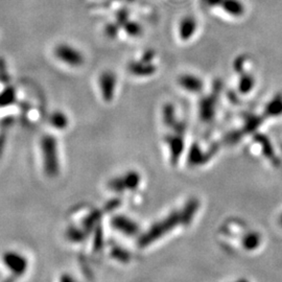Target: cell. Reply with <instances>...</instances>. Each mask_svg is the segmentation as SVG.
<instances>
[{"mask_svg":"<svg viewBox=\"0 0 282 282\" xmlns=\"http://www.w3.org/2000/svg\"><path fill=\"white\" fill-rule=\"evenodd\" d=\"M199 208V202L197 200H191L187 203L183 210L179 212H173L170 217L154 225L142 237L140 238L139 244L141 247H146L150 244L163 236L169 231H172L178 225H188L192 220Z\"/></svg>","mask_w":282,"mask_h":282,"instance_id":"cell-1","label":"cell"},{"mask_svg":"<svg viewBox=\"0 0 282 282\" xmlns=\"http://www.w3.org/2000/svg\"><path fill=\"white\" fill-rule=\"evenodd\" d=\"M41 153L43 158V166L47 176L56 177L60 171L58 144L55 137L45 135L41 140Z\"/></svg>","mask_w":282,"mask_h":282,"instance_id":"cell-2","label":"cell"},{"mask_svg":"<svg viewBox=\"0 0 282 282\" xmlns=\"http://www.w3.org/2000/svg\"><path fill=\"white\" fill-rule=\"evenodd\" d=\"M59 61L70 67H79L84 64V57L75 47L68 44H60L55 49Z\"/></svg>","mask_w":282,"mask_h":282,"instance_id":"cell-3","label":"cell"},{"mask_svg":"<svg viewBox=\"0 0 282 282\" xmlns=\"http://www.w3.org/2000/svg\"><path fill=\"white\" fill-rule=\"evenodd\" d=\"M2 260L5 266L15 275L16 277H20L28 270V259H26L22 254L9 251L5 252L2 256Z\"/></svg>","mask_w":282,"mask_h":282,"instance_id":"cell-4","label":"cell"},{"mask_svg":"<svg viewBox=\"0 0 282 282\" xmlns=\"http://www.w3.org/2000/svg\"><path fill=\"white\" fill-rule=\"evenodd\" d=\"M140 182L139 174L130 172L122 178H116L110 181V189L120 192L125 189H135Z\"/></svg>","mask_w":282,"mask_h":282,"instance_id":"cell-5","label":"cell"},{"mask_svg":"<svg viewBox=\"0 0 282 282\" xmlns=\"http://www.w3.org/2000/svg\"><path fill=\"white\" fill-rule=\"evenodd\" d=\"M116 87V78L114 73L106 71L99 77V89L103 98L106 102H110L113 98Z\"/></svg>","mask_w":282,"mask_h":282,"instance_id":"cell-6","label":"cell"},{"mask_svg":"<svg viewBox=\"0 0 282 282\" xmlns=\"http://www.w3.org/2000/svg\"><path fill=\"white\" fill-rule=\"evenodd\" d=\"M112 226L119 232H122L125 235H134L138 231V226L130 219L129 218H125L124 216L115 217L112 219Z\"/></svg>","mask_w":282,"mask_h":282,"instance_id":"cell-7","label":"cell"},{"mask_svg":"<svg viewBox=\"0 0 282 282\" xmlns=\"http://www.w3.org/2000/svg\"><path fill=\"white\" fill-rule=\"evenodd\" d=\"M260 244V237L257 233H249L247 234L244 240H243V245L244 248L248 250H254L259 246Z\"/></svg>","mask_w":282,"mask_h":282,"instance_id":"cell-8","label":"cell"},{"mask_svg":"<svg viewBox=\"0 0 282 282\" xmlns=\"http://www.w3.org/2000/svg\"><path fill=\"white\" fill-rule=\"evenodd\" d=\"M50 124L52 126L57 127V129H64L68 125V122H67V117L65 114H63L62 112H55L50 116Z\"/></svg>","mask_w":282,"mask_h":282,"instance_id":"cell-9","label":"cell"},{"mask_svg":"<svg viewBox=\"0 0 282 282\" xmlns=\"http://www.w3.org/2000/svg\"><path fill=\"white\" fill-rule=\"evenodd\" d=\"M3 94L5 96H0V106H5L10 104L13 99L15 98V94L13 92V90L9 89V90H5L3 92Z\"/></svg>","mask_w":282,"mask_h":282,"instance_id":"cell-10","label":"cell"},{"mask_svg":"<svg viewBox=\"0 0 282 282\" xmlns=\"http://www.w3.org/2000/svg\"><path fill=\"white\" fill-rule=\"evenodd\" d=\"M63 282H71V280H70V278H64Z\"/></svg>","mask_w":282,"mask_h":282,"instance_id":"cell-11","label":"cell"}]
</instances>
